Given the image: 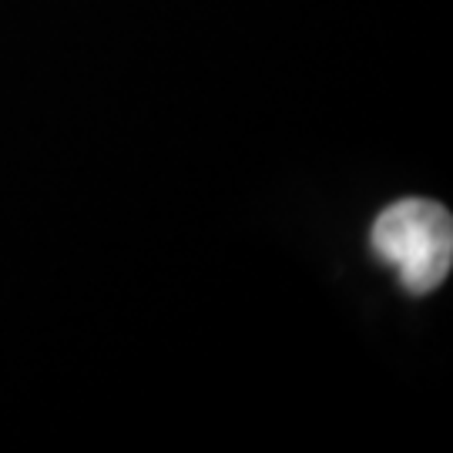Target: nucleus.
<instances>
[{"instance_id": "f257e3e1", "label": "nucleus", "mask_w": 453, "mask_h": 453, "mask_svg": "<svg viewBox=\"0 0 453 453\" xmlns=\"http://www.w3.org/2000/svg\"><path fill=\"white\" fill-rule=\"evenodd\" d=\"M372 252L400 273L406 292L426 296L453 265V219L430 198H400L372 222Z\"/></svg>"}]
</instances>
